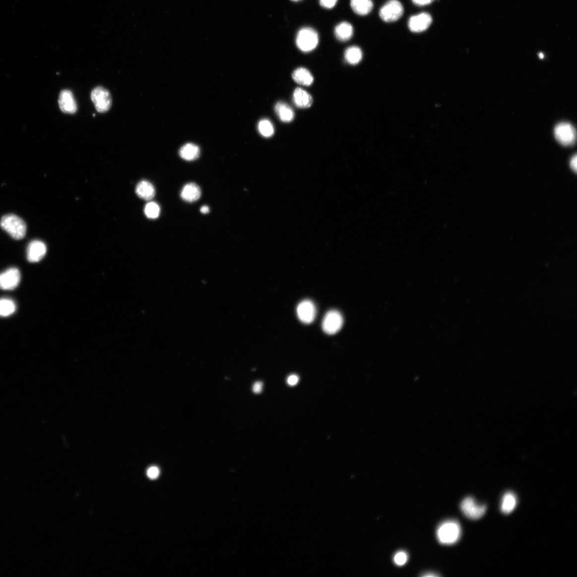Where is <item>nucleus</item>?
<instances>
[{"label": "nucleus", "instance_id": "nucleus-1", "mask_svg": "<svg viewBox=\"0 0 577 577\" xmlns=\"http://www.w3.org/2000/svg\"><path fill=\"white\" fill-rule=\"evenodd\" d=\"M462 535V527L457 521H445L437 528V537L440 543L446 545H453L459 540Z\"/></svg>", "mask_w": 577, "mask_h": 577}, {"label": "nucleus", "instance_id": "nucleus-2", "mask_svg": "<svg viewBox=\"0 0 577 577\" xmlns=\"http://www.w3.org/2000/svg\"><path fill=\"white\" fill-rule=\"evenodd\" d=\"M1 228L13 238L23 239L26 233V225L23 220L13 214L4 216L0 221Z\"/></svg>", "mask_w": 577, "mask_h": 577}, {"label": "nucleus", "instance_id": "nucleus-3", "mask_svg": "<svg viewBox=\"0 0 577 577\" xmlns=\"http://www.w3.org/2000/svg\"><path fill=\"white\" fill-rule=\"evenodd\" d=\"M319 41L318 33L311 27H304L300 29L296 39L297 46L303 52H310L315 50Z\"/></svg>", "mask_w": 577, "mask_h": 577}, {"label": "nucleus", "instance_id": "nucleus-4", "mask_svg": "<svg viewBox=\"0 0 577 577\" xmlns=\"http://www.w3.org/2000/svg\"><path fill=\"white\" fill-rule=\"evenodd\" d=\"M404 11L403 5L400 1L389 0L382 6L379 15L385 22H395L402 17Z\"/></svg>", "mask_w": 577, "mask_h": 577}, {"label": "nucleus", "instance_id": "nucleus-5", "mask_svg": "<svg viewBox=\"0 0 577 577\" xmlns=\"http://www.w3.org/2000/svg\"><path fill=\"white\" fill-rule=\"evenodd\" d=\"M91 99L96 111L100 113L107 112L112 105L111 93L102 87L94 88L91 93Z\"/></svg>", "mask_w": 577, "mask_h": 577}, {"label": "nucleus", "instance_id": "nucleus-6", "mask_svg": "<svg viewBox=\"0 0 577 577\" xmlns=\"http://www.w3.org/2000/svg\"><path fill=\"white\" fill-rule=\"evenodd\" d=\"M555 138L562 145L572 146L576 140V131L574 127L568 122H561L554 129Z\"/></svg>", "mask_w": 577, "mask_h": 577}, {"label": "nucleus", "instance_id": "nucleus-7", "mask_svg": "<svg viewBox=\"0 0 577 577\" xmlns=\"http://www.w3.org/2000/svg\"><path fill=\"white\" fill-rule=\"evenodd\" d=\"M461 510L465 516L470 519L477 520L485 515L487 507L485 505H479L471 497L465 498L462 503Z\"/></svg>", "mask_w": 577, "mask_h": 577}, {"label": "nucleus", "instance_id": "nucleus-8", "mask_svg": "<svg viewBox=\"0 0 577 577\" xmlns=\"http://www.w3.org/2000/svg\"><path fill=\"white\" fill-rule=\"evenodd\" d=\"M343 324L342 314L338 311H329L323 319L322 327L323 331L329 335H334L339 332Z\"/></svg>", "mask_w": 577, "mask_h": 577}, {"label": "nucleus", "instance_id": "nucleus-9", "mask_svg": "<svg viewBox=\"0 0 577 577\" xmlns=\"http://www.w3.org/2000/svg\"><path fill=\"white\" fill-rule=\"evenodd\" d=\"M20 273L17 268H10L0 274V289L14 290L20 283Z\"/></svg>", "mask_w": 577, "mask_h": 577}, {"label": "nucleus", "instance_id": "nucleus-10", "mask_svg": "<svg viewBox=\"0 0 577 577\" xmlns=\"http://www.w3.org/2000/svg\"><path fill=\"white\" fill-rule=\"evenodd\" d=\"M432 23V18L429 13L422 12L409 18L408 27L413 33H422L428 29Z\"/></svg>", "mask_w": 577, "mask_h": 577}, {"label": "nucleus", "instance_id": "nucleus-11", "mask_svg": "<svg viewBox=\"0 0 577 577\" xmlns=\"http://www.w3.org/2000/svg\"><path fill=\"white\" fill-rule=\"evenodd\" d=\"M297 314L300 321L305 324H310L315 318L317 310L311 300H304L298 305Z\"/></svg>", "mask_w": 577, "mask_h": 577}, {"label": "nucleus", "instance_id": "nucleus-12", "mask_svg": "<svg viewBox=\"0 0 577 577\" xmlns=\"http://www.w3.org/2000/svg\"><path fill=\"white\" fill-rule=\"evenodd\" d=\"M47 252L46 244L41 240H33L27 249V258L31 263H37L45 257Z\"/></svg>", "mask_w": 577, "mask_h": 577}, {"label": "nucleus", "instance_id": "nucleus-13", "mask_svg": "<svg viewBox=\"0 0 577 577\" xmlns=\"http://www.w3.org/2000/svg\"><path fill=\"white\" fill-rule=\"evenodd\" d=\"M58 104L61 111L64 113L73 114L77 111V105L73 95L67 89L60 93Z\"/></svg>", "mask_w": 577, "mask_h": 577}, {"label": "nucleus", "instance_id": "nucleus-14", "mask_svg": "<svg viewBox=\"0 0 577 577\" xmlns=\"http://www.w3.org/2000/svg\"><path fill=\"white\" fill-rule=\"evenodd\" d=\"M201 190L198 185L194 183L185 184L181 191L182 200L188 203H193L199 200L201 196Z\"/></svg>", "mask_w": 577, "mask_h": 577}, {"label": "nucleus", "instance_id": "nucleus-15", "mask_svg": "<svg viewBox=\"0 0 577 577\" xmlns=\"http://www.w3.org/2000/svg\"><path fill=\"white\" fill-rule=\"evenodd\" d=\"M293 100L295 105L300 108H310L313 104L311 95L300 88L295 89L293 94Z\"/></svg>", "mask_w": 577, "mask_h": 577}, {"label": "nucleus", "instance_id": "nucleus-16", "mask_svg": "<svg viewBox=\"0 0 577 577\" xmlns=\"http://www.w3.org/2000/svg\"><path fill=\"white\" fill-rule=\"evenodd\" d=\"M136 193L143 200L150 201L152 200L155 195V189L150 182L143 180L137 184Z\"/></svg>", "mask_w": 577, "mask_h": 577}, {"label": "nucleus", "instance_id": "nucleus-17", "mask_svg": "<svg viewBox=\"0 0 577 577\" xmlns=\"http://www.w3.org/2000/svg\"><path fill=\"white\" fill-rule=\"evenodd\" d=\"M334 32L337 39L345 42L353 36V27L348 22H342L336 26Z\"/></svg>", "mask_w": 577, "mask_h": 577}, {"label": "nucleus", "instance_id": "nucleus-18", "mask_svg": "<svg viewBox=\"0 0 577 577\" xmlns=\"http://www.w3.org/2000/svg\"><path fill=\"white\" fill-rule=\"evenodd\" d=\"M372 0H351V6L353 11L360 16H366L373 9Z\"/></svg>", "mask_w": 577, "mask_h": 577}, {"label": "nucleus", "instance_id": "nucleus-19", "mask_svg": "<svg viewBox=\"0 0 577 577\" xmlns=\"http://www.w3.org/2000/svg\"><path fill=\"white\" fill-rule=\"evenodd\" d=\"M275 111L282 121L290 122L294 119V114L292 109L284 102L278 103L275 106Z\"/></svg>", "mask_w": 577, "mask_h": 577}, {"label": "nucleus", "instance_id": "nucleus-20", "mask_svg": "<svg viewBox=\"0 0 577 577\" xmlns=\"http://www.w3.org/2000/svg\"><path fill=\"white\" fill-rule=\"evenodd\" d=\"M292 77L297 84L303 86L311 85L314 80L311 72L304 67L297 68L293 71Z\"/></svg>", "mask_w": 577, "mask_h": 577}, {"label": "nucleus", "instance_id": "nucleus-21", "mask_svg": "<svg viewBox=\"0 0 577 577\" xmlns=\"http://www.w3.org/2000/svg\"><path fill=\"white\" fill-rule=\"evenodd\" d=\"M179 154L182 159L187 161H192L200 155V149L196 144L187 143L180 150Z\"/></svg>", "mask_w": 577, "mask_h": 577}, {"label": "nucleus", "instance_id": "nucleus-22", "mask_svg": "<svg viewBox=\"0 0 577 577\" xmlns=\"http://www.w3.org/2000/svg\"><path fill=\"white\" fill-rule=\"evenodd\" d=\"M517 497L512 492H508L504 494L501 504V511L505 514H510L517 507Z\"/></svg>", "mask_w": 577, "mask_h": 577}, {"label": "nucleus", "instance_id": "nucleus-23", "mask_svg": "<svg viewBox=\"0 0 577 577\" xmlns=\"http://www.w3.org/2000/svg\"><path fill=\"white\" fill-rule=\"evenodd\" d=\"M345 59L349 64H358L362 58V52L360 48L352 46L347 48L345 52Z\"/></svg>", "mask_w": 577, "mask_h": 577}, {"label": "nucleus", "instance_id": "nucleus-24", "mask_svg": "<svg viewBox=\"0 0 577 577\" xmlns=\"http://www.w3.org/2000/svg\"><path fill=\"white\" fill-rule=\"evenodd\" d=\"M14 301L8 298L0 299V317H7L16 311Z\"/></svg>", "mask_w": 577, "mask_h": 577}, {"label": "nucleus", "instance_id": "nucleus-25", "mask_svg": "<svg viewBox=\"0 0 577 577\" xmlns=\"http://www.w3.org/2000/svg\"><path fill=\"white\" fill-rule=\"evenodd\" d=\"M258 130L259 133L266 137H271L274 133V128L272 123L267 119H263L259 121Z\"/></svg>", "mask_w": 577, "mask_h": 577}, {"label": "nucleus", "instance_id": "nucleus-26", "mask_svg": "<svg viewBox=\"0 0 577 577\" xmlns=\"http://www.w3.org/2000/svg\"><path fill=\"white\" fill-rule=\"evenodd\" d=\"M161 208L157 203L150 202L147 203L144 208V214L149 219H155L159 217Z\"/></svg>", "mask_w": 577, "mask_h": 577}, {"label": "nucleus", "instance_id": "nucleus-27", "mask_svg": "<svg viewBox=\"0 0 577 577\" xmlns=\"http://www.w3.org/2000/svg\"><path fill=\"white\" fill-rule=\"evenodd\" d=\"M395 564L398 566H402L406 564L408 560V555L406 552L401 551L396 553L394 558Z\"/></svg>", "mask_w": 577, "mask_h": 577}, {"label": "nucleus", "instance_id": "nucleus-28", "mask_svg": "<svg viewBox=\"0 0 577 577\" xmlns=\"http://www.w3.org/2000/svg\"><path fill=\"white\" fill-rule=\"evenodd\" d=\"M160 469L157 466H152L147 471V476L150 479H155L159 476Z\"/></svg>", "mask_w": 577, "mask_h": 577}, {"label": "nucleus", "instance_id": "nucleus-29", "mask_svg": "<svg viewBox=\"0 0 577 577\" xmlns=\"http://www.w3.org/2000/svg\"><path fill=\"white\" fill-rule=\"evenodd\" d=\"M338 0H320V4L326 9H332L338 3Z\"/></svg>", "mask_w": 577, "mask_h": 577}, {"label": "nucleus", "instance_id": "nucleus-30", "mask_svg": "<svg viewBox=\"0 0 577 577\" xmlns=\"http://www.w3.org/2000/svg\"><path fill=\"white\" fill-rule=\"evenodd\" d=\"M299 377L296 375H291L288 377L287 383L290 386H294L298 383Z\"/></svg>", "mask_w": 577, "mask_h": 577}, {"label": "nucleus", "instance_id": "nucleus-31", "mask_svg": "<svg viewBox=\"0 0 577 577\" xmlns=\"http://www.w3.org/2000/svg\"><path fill=\"white\" fill-rule=\"evenodd\" d=\"M263 388V384L262 382H256L253 384L252 387L253 392L254 393L258 394L262 393Z\"/></svg>", "mask_w": 577, "mask_h": 577}, {"label": "nucleus", "instance_id": "nucleus-32", "mask_svg": "<svg viewBox=\"0 0 577 577\" xmlns=\"http://www.w3.org/2000/svg\"><path fill=\"white\" fill-rule=\"evenodd\" d=\"M412 2L418 6H425L432 3L435 0H411Z\"/></svg>", "mask_w": 577, "mask_h": 577}, {"label": "nucleus", "instance_id": "nucleus-33", "mask_svg": "<svg viewBox=\"0 0 577 577\" xmlns=\"http://www.w3.org/2000/svg\"><path fill=\"white\" fill-rule=\"evenodd\" d=\"M570 167H571L574 172L577 171V156L575 155L570 161Z\"/></svg>", "mask_w": 577, "mask_h": 577}, {"label": "nucleus", "instance_id": "nucleus-34", "mask_svg": "<svg viewBox=\"0 0 577 577\" xmlns=\"http://www.w3.org/2000/svg\"><path fill=\"white\" fill-rule=\"evenodd\" d=\"M200 211L202 214H207L210 212V208L208 207V206H203V207L201 208Z\"/></svg>", "mask_w": 577, "mask_h": 577}, {"label": "nucleus", "instance_id": "nucleus-35", "mask_svg": "<svg viewBox=\"0 0 577 577\" xmlns=\"http://www.w3.org/2000/svg\"><path fill=\"white\" fill-rule=\"evenodd\" d=\"M423 576V577H438V576H439V575H437V574H434V573H428V574L427 573V574H425V575H423V576Z\"/></svg>", "mask_w": 577, "mask_h": 577}, {"label": "nucleus", "instance_id": "nucleus-36", "mask_svg": "<svg viewBox=\"0 0 577 577\" xmlns=\"http://www.w3.org/2000/svg\"><path fill=\"white\" fill-rule=\"evenodd\" d=\"M539 57L540 58H544V54H543V53H539Z\"/></svg>", "mask_w": 577, "mask_h": 577}, {"label": "nucleus", "instance_id": "nucleus-37", "mask_svg": "<svg viewBox=\"0 0 577 577\" xmlns=\"http://www.w3.org/2000/svg\"><path fill=\"white\" fill-rule=\"evenodd\" d=\"M291 1L294 2H297L300 1V0H291Z\"/></svg>", "mask_w": 577, "mask_h": 577}]
</instances>
